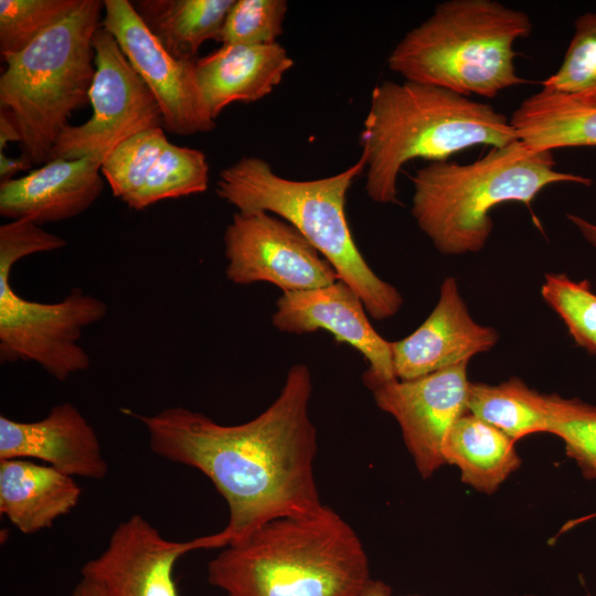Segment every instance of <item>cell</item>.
<instances>
[{"label":"cell","mask_w":596,"mask_h":596,"mask_svg":"<svg viewBox=\"0 0 596 596\" xmlns=\"http://www.w3.org/2000/svg\"><path fill=\"white\" fill-rule=\"evenodd\" d=\"M532 31L530 15L496 0H447L409 30L387 57L405 81L470 97L493 98L524 84L514 43Z\"/></svg>","instance_id":"cell-6"},{"label":"cell","mask_w":596,"mask_h":596,"mask_svg":"<svg viewBox=\"0 0 596 596\" xmlns=\"http://www.w3.org/2000/svg\"><path fill=\"white\" fill-rule=\"evenodd\" d=\"M547 433L563 440L584 477L596 480V406L550 394Z\"/></svg>","instance_id":"cell-28"},{"label":"cell","mask_w":596,"mask_h":596,"mask_svg":"<svg viewBox=\"0 0 596 596\" xmlns=\"http://www.w3.org/2000/svg\"><path fill=\"white\" fill-rule=\"evenodd\" d=\"M566 217L585 241L596 248V224L576 214H567Z\"/></svg>","instance_id":"cell-33"},{"label":"cell","mask_w":596,"mask_h":596,"mask_svg":"<svg viewBox=\"0 0 596 596\" xmlns=\"http://www.w3.org/2000/svg\"><path fill=\"white\" fill-rule=\"evenodd\" d=\"M100 26L117 41L155 96L162 128L179 136L207 132L216 126L202 96L195 60H177L149 32L128 0H104Z\"/></svg>","instance_id":"cell-11"},{"label":"cell","mask_w":596,"mask_h":596,"mask_svg":"<svg viewBox=\"0 0 596 596\" xmlns=\"http://www.w3.org/2000/svg\"><path fill=\"white\" fill-rule=\"evenodd\" d=\"M552 151H538L520 140L494 147L470 163L432 161L411 178L412 215L445 255L481 251L492 231L490 211L504 202H532L547 185H590V178L555 169Z\"/></svg>","instance_id":"cell-4"},{"label":"cell","mask_w":596,"mask_h":596,"mask_svg":"<svg viewBox=\"0 0 596 596\" xmlns=\"http://www.w3.org/2000/svg\"><path fill=\"white\" fill-rule=\"evenodd\" d=\"M104 1L82 0L65 19L25 49L7 54L0 76V108L21 134V156L44 164L73 111L86 105L95 76L92 41Z\"/></svg>","instance_id":"cell-7"},{"label":"cell","mask_w":596,"mask_h":596,"mask_svg":"<svg viewBox=\"0 0 596 596\" xmlns=\"http://www.w3.org/2000/svg\"><path fill=\"white\" fill-rule=\"evenodd\" d=\"M92 45L95 76L88 99L93 114L84 124L68 125L62 131L51 150L50 160L92 157L103 163L126 139L143 130L162 127L155 96L116 39L99 26Z\"/></svg>","instance_id":"cell-9"},{"label":"cell","mask_w":596,"mask_h":596,"mask_svg":"<svg viewBox=\"0 0 596 596\" xmlns=\"http://www.w3.org/2000/svg\"><path fill=\"white\" fill-rule=\"evenodd\" d=\"M214 546L212 534L187 542L167 540L148 520L134 514L117 525L106 549L81 573L99 586L103 596H179L173 578L179 557Z\"/></svg>","instance_id":"cell-13"},{"label":"cell","mask_w":596,"mask_h":596,"mask_svg":"<svg viewBox=\"0 0 596 596\" xmlns=\"http://www.w3.org/2000/svg\"><path fill=\"white\" fill-rule=\"evenodd\" d=\"M162 127L138 132L117 146L100 167L113 195L127 204L140 190L166 143Z\"/></svg>","instance_id":"cell-26"},{"label":"cell","mask_w":596,"mask_h":596,"mask_svg":"<svg viewBox=\"0 0 596 596\" xmlns=\"http://www.w3.org/2000/svg\"><path fill=\"white\" fill-rule=\"evenodd\" d=\"M515 440L469 412L450 427L444 445L446 464L460 470L462 482L491 494L521 466Z\"/></svg>","instance_id":"cell-20"},{"label":"cell","mask_w":596,"mask_h":596,"mask_svg":"<svg viewBox=\"0 0 596 596\" xmlns=\"http://www.w3.org/2000/svg\"><path fill=\"white\" fill-rule=\"evenodd\" d=\"M542 88L596 107V12L581 14L564 58Z\"/></svg>","instance_id":"cell-25"},{"label":"cell","mask_w":596,"mask_h":596,"mask_svg":"<svg viewBox=\"0 0 596 596\" xmlns=\"http://www.w3.org/2000/svg\"><path fill=\"white\" fill-rule=\"evenodd\" d=\"M510 124L517 139L533 150L596 146V107L543 88L519 105Z\"/></svg>","instance_id":"cell-21"},{"label":"cell","mask_w":596,"mask_h":596,"mask_svg":"<svg viewBox=\"0 0 596 596\" xmlns=\"http://www.w3.org/2000/svg\"><path fill=\"white\" fill-rule=\"evenodd\" d=\"M21 142V134L12 114L4 108H0V152L7 148L9 142Z\"/></svg>","instance_id":"cell-31"},{"label":"cell","mask_w":596,"mask_h":596,"mask_svg":"<svg viewBox=\"0 0 596 596\" xmlns=\"http://www.w3.org/2000/svg\"><path fill=\"white\" fill-rule=\"evenodd\" d=\"M358 596H393V595H392L391 587L386 583L371 578L370 582L365 585V587L361 590V593ZM521 596H538V595L524 594Z\"/></svg>","instance_id":"cell-34"},{"label":"cell","mask_w":596,"mask_h":596,"mask_svg":"<svg viewBox=\"0 0 596 596\" xmlns=\"http://www.w3.org/2000/svg\"><path fill=\"white\" fill-rule=\"evenodd\" d=\"M468 362L413 380H395L372 390L376 406L398 423L418 473L432 477L446 465L443 445L466 412Z\"/></svg>","instance_id":"cell-12"},{"label":"cell","mask_w":596,"mask_h":596,"mask_svg":"<svg viewBox=\"0 0 596 596\" xmlns=\"http://www.w3.org/2000/svg\"><path fill=\"white\" fill-rule=\"evenodd\" d=\"M209 173L204 152L168 141L142 187L126 205L139 211L162 200L202 193L207 189Z\"/></svg>","instance_id":"cell-24"},{"label":"cell","mask_w":596,"mask_h":596,"mask_svg":"<svg viewBox=\"0 0 596 596\" xmlns=\"http://www.w3.org/2000/svg\"><path fill=\"white\" fill-rule=\"evenodd\" d=\"M294 60L279 43L221 45L195 60L196 79L213 119L233 103H253L273 93Z\"/></svg>","instance_id":"cell-18"},{"label":"cell","mask_w":596,"mask_h":596,"mask_svg":"<svg viewBox=\"0 0 596 596\" xmlns=\"http://www.w3.org/2000/svg\"><path fill=\"white\" fill-rule=\"evenodd\" d=\"M35 458L68 476L103 479L108 464L96 432L70 402L34 422L0 416V460Z\"/></svg>","instance_id":"cell-16"},{"label":"cell","mask_w":596,"mask_h":596,"mask_svg":"<svg viewBox=\"0 0 596 596\" xmlns=\"http://www.w3.org/2000/svg\"><path fill=\"white\" fill-rule=\"evenodd\" d=\"M226 277L236 285L270 283L283 292L329 286L332 265L291 224L266 211H236L223 235Z\"/></svg>","instance_id":"cell-10"},{"label":"cell","mask_w":596,"mask_h":596,"mask_svg":"<svg viewBox=\"0 0 596 596\" xmlns=\"http://www.w3.org/2000/svg\"><path fill=\"white\" fill-rule=\"evenodd\" d=\"M235 0H137L135 11L177 60L194 61L201 45L216 41Z\"/></svg>","instance_id":"cell-22"},{"label":"cell","mask_w":596,"mask_h":596,"mask_svg":"<svg viewBox=\"0 0 596 596\" xmlns=\"http://www.w3.org/2000/svg\"><path fill=\"white\" fill-rule=\"evenodd\" d=\"M72 596H103L99 586L89 578L82 577L75 586Z\"/></svg>","instance_id":"cell-35"},{"label":"cell","mask_w":596,"mask_h":596,"mask_svg":"<svg viewBox=\"0 0 596 596\" xmlns=\"http://www.w3.org/2000/svg\"><path fill=\"white\" fill-rule=\"evenodd\" d=\"M497 341L496 330L471 318L456 279L447 277L427 319L406 338L391 341L395 375L397 380H413L469 362Z\"/></svg>","instance_id":"cell-15"},{"label":"cell","mask_w":596,"mask_h":596,"mask_svg":"<svg viewBox=\"0 0 596 596\" xmlns=\"http://www.w3.org/2000/svg\"><path fill=\"white\" fill-rule=\"evenodd\" d=\"M311 393L310 370L297 363L275 401L243 424L222 425L181 406L136 415L155 454L201 471L227 503L228 522L216 532L221 547L275 519L309 515L323 507L315 476Z\"/></svg>","instance_id":"cell-1"},{"label":"cell","mask_w":596,"mask_h":596,"mask_svg":"<svg viewBox=\"0 0 596 596\" xmlns=\"http://www.w3.org/2000/svg\"><path fill=\"white\" fill-rule=\"evenodd\" d=\"M32 163L23 156L19 158H10L4 152H0V181L6 182L19 171H24L32 168Z\"/></svg>","instance_id":"cell-32"},{"label":"cell","mask_w":596,"mask_h":596,"mask_svg":"<svg viewBox=\"0 0 596 596\" xmlns=\"http://www.w3.org/2000/svg\"><path fill=\"white\" fill-rule=\"evenodd\" d=\"M467 409L515 441L549 429V395L518 377L497 385L470 382Z\"/></svg>","instance_id":"cell-23"},{"label":"cell","mask_w":596,"mask_h":596,"mask_svg":"<svg viewBox=\"0 0 596 596\" xmlns=\"http://www.w3.org/2000/svg\"><path fill=\"white\" fill-rule=\"evenodd\" d=\"M100 167L92 157L54 159L21 178L0 182V215L38 225L75 217L102 194Z\"/></svg>","instance_id":"cell-17"},{"label":"cell","mask_w":596,"mask_h":596,"mask_svg":"<svg viewBox=\"0 0 596 596\" xmlns=\"http://www.w3.org/2000/svg\"><path fill=\"white\" fill-rule=\"evenodd\" d=\"M369 557L332 508L285 517L230 544L207 564V581L227 596H358Z\"/></svg>","instance_id":"cell-2"},{"label":"cell","mask_w":596,"mask_h":596,"mask_svg":"<svg viewBox=\"0 0 596 596\" xmlns=\"http://www.w3.org/2000/svg\"><path fill=\"white\" fill-rule=\"evenodd\" d=\"M514 140L510 119L489 104L434 85L384 81L372 91L360 132L366 194L376 203H398L397 178L408 161H443Z\"/></svg>","instance_id":"cell-3"},{"label":"cell","mask_w":596,"mask_h":596,"mask_svg":"<svg viewBox=\"0 0 596 596\" xmlns=\"http://www.w3.org/2000/svg\"><path fill=\"white\" fill-rule=\"evenodd\" d=\"M82 0H0L1 56L22 51L70 15Z\"/></svg>","instance_id":"cell-27"},{"label":"cell","mask_w":596,"mask_h":596,"mask_svg":"<svg viewBox=\"0 0 596 596\" xmlns=\"http://www.w3.org/2000/svg\"><path fill=\"white\" fill-rule=\"evenodd\" d=\"M364 170L360 157L337 174L296 181L278 175L266 160L245 156L220 172L215 193L240 212L266 211L291 224L355 291L368 315L383 320L397 313L403 297L368 265L345 214L347 193Z\"/></svg>","instance_id":"cell-5"},{"label":"cell","mask_w":596,"mask_h":596,"mask_svg":"<svg viewBox=\"0 0 596 596\" xmlns=\"http://www.w3.org/2000/svg\"><path fill=\"white\" fill-rule=\"evenodd\" d=\"M287 10L285 0H235L216 42L222 45L276 43Z\"/></svg>","instance_id":"cell-30"},{"label":"cell","mask_w":596,"mask_h":596,"mask_svg":"<svg viewBox=\"0 0 596 596\" xmlns=\"http://www.w3.org/2000/svg\"><path fill=\"white\" fill-rule=\"evenodd\" d=\"M74 477L28 459L0 460V512L20 532L50 529L78 503Z\"/></svg>","instance_id":"cell-19"},{"label":"cell","mask_w":596,"mask_h":596,"mask_svg":"<svg viewBox=\"0 0 596 596\" xmlns=\"http://www.w3.org/2000/svg\"><path fill=\"white\" fill-rule=\"evenodd\" d=\"M541 294L562 318L574 341L596 353V294L588 281H574L564 274H546Z\"/></svg>","instance_id":"cell-29"},{"label":"cell","mask_w":596,"mask_h":596,"mask_svg":"<svg viewBox=\"0 0 596 596\" xmlns=\"http://www.w3.org/2000/svg\"><path fill=\"white\" fill-rule=\"evenodd\" d=\"M365 307L343 280L309 290L283 292L276 301L273 326L281 332L304 334L324 330L336 341L362 353L368 362L363 381L371 391L397 380L391 341L369 321Z\"/></svg>","instance_id":"cell-14"},{"label":"cell","mask_w":596,"mask_h":596,"mask_svg":"<svg viewBox=\"0 0 596 596\" xmlns=\"http://www.w3.org/2000/svg\"><path fill=\"white\" fill-rule=\"evenodd\" d=\"M64 246V238L28 220L0 226V361L35 362L58 381L88 369L82 332L102 320L108 306L78 287L57 302L28 300L11 287L10 273L25 256Z\"/></svg>","instance_id":"cell-8"}]
</instances>
